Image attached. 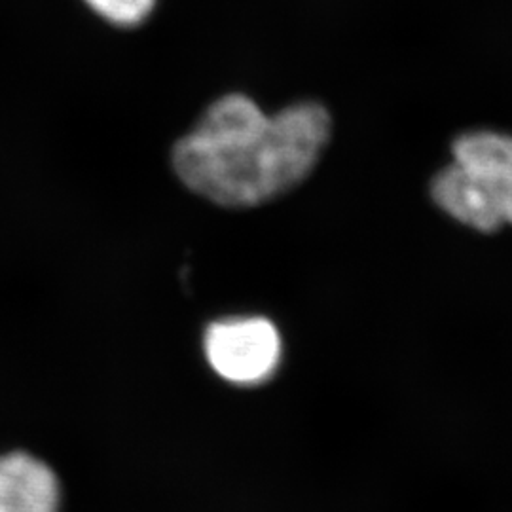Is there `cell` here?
Returning a JSON list of instances; mask_svg holds the SVG:
<instances>
[{"instance_id":"cell-4","label":"cell","mask_w":512,"mask_h":512,"mask_svg":"<svg viewBox=\"0 0 512 512\" xmlns=\"http://www.w3.org/2000/svg\"><path fill=\"white\" fill-rule=\"evenodd\" d=\"M61 488L40 459L16 452L0 456V512H57Z\"/></svg>"},{"instance_id":"cell-2","label":"cell","mask_w":512,"mask_h":512,"mask_svg":"<svg viewBox=\"0 0 512 512\" xmlns=\"http://www.w3.org/2000/svg\"><path fill=\"white\" fill-rule=\"evenodd\" d=\"M454 160L433 179L440 209L478 232L512 224V137L497 131L463 133Z\"/></svg>"},{"instance_id":"cell-5","label":"cell","mask_w":512,"mask_h":512,"mask_svg":"<svg viewBox=\"0 0 512 512\" xmlns=\"http://www.w3.org/2000/svg\"><path fill=\"white\" fill-rule=\"evenodd\" d=\"M93 14L120 29L143 25L158 6V0H84Z\"/></svg>"},{"instance_id":"cell-3","label":"cell","mask_w":512,"mask_h":512,"mask_svg":"<svg viewBox=\"0 0 512 512\" xmlns=\"http://www.w3.org/2000/svg\"><path fill=\"white\" fill-rule=\"evenodd\" d=\"M203 349L220 378L236 385L268 382L283 357L281 334L266 317H228L211 323Z\"/></svg>"},{"instance_id":"cell-1","label":"cell","mask_w":512,"mask_h":512,"mask_svg":"<svg viewBox=\"0 0 512 512\" xmlns=\"http://www.w3.org/2000/svg\"><path fill=\"white\" fill-rule=\"evenodd\" d=\"M329 110L296 103L266 114L241 93L217 99L173 148V169L194 194L222 207L272 202L302 183L329 145Z\"/></svg>"}]
</instances>
